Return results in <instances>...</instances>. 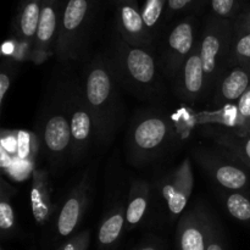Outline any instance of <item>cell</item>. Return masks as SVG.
Listing matches in <instances>:
<instances>
[{"instance_id": "cell-1", "label": "cell", "mask_w": 250, "mask_h": 250, "mask_svg": "<svg viewBox=\"0 0 250 250\" xmlns=\"http://www.w3.org/2000/svg\"><path fill=\"white\" fill-rule=\"evenodd\" d=\"M82 85L92 112L95 141L109 146L124 120V104L109 56L98 53L83 68Z\"/></svg>"}, {"instance_id": "cell-2", "label": "cell", "mask_w": 250, "mask_h": 250, "mask_svg": "<svg viewBox=\"0 0 250 250\" xmlns=\"http://www.w3.org/2000/svg\"><path fill=\"white\" fill-rule=\"evenodd\" d=\"M120 85L141 99H155L164 90L163 71L153 49L133 46L117 34L109 55Z\"/></svg>"}, {"instance_id": "cell-3", "label": "cell", "mask_w": 250, "mask_h": 250, "mask_svg": "<svg viewBox=\"0 0 250 250\" xmlns=\"http://www.w3.org/2000/svg\"><path fill=\"white\" fill-rule=\"evenodd\" d=\"M177 131L167 116L156 111H143L133 117L126 137L129 163L142 167L158 160L171 146Z\"/></svg>"}, {"instance_id": "cell-4", "label": "cell", "mask_w": 250, "mask_h": 250, "mask_svg": "<svg viewBox=\"0 0 250 250\" xmlns=\"http://www.w3.org/2000/svg\"><path fill=\"white\" fill-rule=\"evenodd\" d=\"M39 146L48 160L51 175L60 172L71 161L70 119L60 83L41 115Z\"/></svg>"}, {"instance_id": "cell-5", "label": "cell", "mask_w": 250, "mask_h": 250, "mask_svg": "<svg viewBox=\"0 0 250 250\" xmlns=\"http://www.w3.org/2000/svg\"><path fill=\"white\" fill-rule=\"evenodd\" d=\"M95 0H66L56 34L54 56L60 62L78 60L88 42Z\"/></svg>"}, {"instance_id": "cell-6", "label": "cell", "mask_w": 250, "mask_h": 250, "mask_svg": "<svg viewBox=\"0 0 250 250\" xmlns=\"http://www.w3.org/2000/svg\"><path fill=\"white\" fill-rule=\"evenodd\" d=\"M234 24L231 20L210 14L205 20L199 37V51L207 80V97L211 93L226 68Z\"/></svg>"}, {"instance_id": "cell-7", "label": "cell", "mask_w": 250, "mask_h": 250, "mask_svg": "<svg viewBox=\"0 0 250 250\" xmlns=\"http://www.w3.org/2000/svg\"><path fill=\"white\" fill-rule=\"evenodd\" d=\"M71 128V164H78L85 158L93 142L95 128L89 105L85 99L82 81L70 78L60 83Z\"/></svg>"}, {"instance_id": "cell-8", "label": "cell", "mask_w": 250, "mask_h": 250, "mask_svg": "<svg viewBox=\"0 0 250 250\" xmlns=\"http://www.w3.org/2000/svg\"><path fill=\"white\" fill-rule=\"evenodd\" d=\"M199 37L198 20L193 14L176 21L164 33L156 56L166 80L172 82L188 56L197 48Z\"/></svg>"}, {"instance_id": "cell-9", "label": "cell", "mask_w": 250, "mask_h": 250, "mask_svg": "<svg viewBox=\"0 0 250 250\" xmlns=\"http://www.w3.org/2000/svg\"><path fill=\"white\" fill-rule=\"evenodd\" d=\"M193 158L210 180L219 188L227 190H244L250 185V176L241 163L225 151L195 148Z\"/></svg>"}, {"instance_id": "cell-10", "label": "cell", "mask_w": 250, "mask_h": 250, "mask_svg": "<svg viewBox=\"0 0 250 250\" xmlns=\"http://www.w3.org/2000/svg\"><path fill=\"white\" fill-rule=\"evenodd\" d=\"M156 188L168 219L175 222L185 212L194 188V172L190 158L183 159L177 167L165 173L156 182Z\"/></svg>"}, {"instance_id": "cell-11", "label": "cell", "mask_w": 250, "mask_h": 250, "mask_svg": "<svg viewBox=\"0 0 250 250\" xmlns=\"http://www.w3.org/2000/svg\"><path fill=\"white\" fill-rule=\"evenodd\" d=\"M92 197V175L87 170L82 178L71 188L61 204L55 220V237L58 239L73 236L82 222Z\"/></svg>"}, {"instance_id": "cell-12", "label": "cell", "mask_w": 250, "mask_h": 250, "mask_svg": "<svg viewBox=\"0 0 250 250\" xmlns=\"http://www.w3.org/2000/svg\"><path fill=\"white\" fill-rule=\"evenodd\" d=\"M212 217L204 204L183 214L176 229V250H207Z\"/></svg>"}, {"instance_id": "cell-13", "label": "cell", "mask_w": 250, "mask_h": 250, "mask_svg": "<svg viewBox=\"0 0 250 250\" xmlns=\"http://www.w3.org/2000/svg\"><path fill=\"white\" fill-rule=\"evenodd\" d=\"M66 0H42L41 19L32 51V62L41 65L54 55L56 34Z\"/></svg>"}, {"instance_id": "cell-14", "label": "cell", "mask_w": 250, "mask_h": 250, "mask_svg": "<svg viewBox=\"0 0 250 250\" xmlns=\"http://www.w3.org/2000/svg\"><path fill=\"white\" fill-rule=\"evenodd\" d=\"M175 94L185 102L197 103L207 97V80L200 58L199 42L197 48L188 56L172 82Z\"/></svg>"}, {"instance_id": "cell-15", "label": "cell", "mask_w": 250, "mask_h": 250, "mask_svg": "<svg viewBox=\"0 0 250 250\" xmlns=\"http://www.w3.org/2000/svg\"><path fill=\"white\" fill-rule=\"evenodd\" d=\"M115 7V26L117 34L131 45L153 49L155 39L144 23L139 5L121 4Z\"/></svg>"}, {"instance_id": "cell-16", "label": "cell", "mask_w": 250, "mask_h": 250, "mask_svg": "<svg viewBox=\"0 0 250 250\" xmlns=\"http://www.w3.org/2000/svg\"><path fill=\"white\" fill-rule=\"evenodd\" d=\"M250 88V68L227 66L211 93L214 107L236 104Z\"/></svg>"}, {"instance_id": "cell-17", "label": "cell", "mask_w": 250, "mask_h": 250, "mask_svg": "<svg viewBox=\"0 0 250 250\" xmlns=\"http://www.w3.org/2000/svg\"><path fill=\"white\" fill-rule=\"evenodd\" d=\"M50 175L43 167H34L32 171L31 209L38 226H44L55 212V204L51 198Z\"/></svg>"}, {"instance_id": "cell-18", "label": "cell", "mask_w": 250, "mask_h": 250, "mask_svg": "<svg viewBox=\"0 0 250 250\" xmlns=\"http://www.w3.org/2000/svg\"><path fill=\"white\" fill-rule=\"evenodd\" d=\"M42 0H19L12 21V36L33 51L41 19Z\"/></svg>"}, {"instance_id": "cell-19", "label": "cell", "mask_w": 250, "mask_h": 250, "mask_svg": "<svg viewBox=\"0 0 250 250\" xmlns=\"http://www.w3.org/2000/svg\"><path fill=\"white\" fill-rule=\"evenodd\" d=\"M153 199V186L146 180L132 182L126 202V232L141 226L146 219Z\"/></svg>"}, {"instance_id": "cell-20", "label": "cell", "mask_w": 250, "mask_h": 250, "mask_svg": "<svg viewBox=\"0 0 250 250\" xmlns=\"http://www.w3.org/2000/svg\"><path fill=\"white\" fill-rule=\"evenodd\" d=\"M126 231V204L119 200L103 217L97 233V242L100 250H111L121 239Z\"/></svg>"}, {"instance_id": "cell-21", "label": "cell", "mask_w": 250, "mask_h": 250, "mask_svg": "<svg viewBox=\"0 0 250 250\" xmlns=\"http://www.w3.org/2000/svg\"><path fill=\"white\" fill-rule=\"evenodd\" d=\"M220 150L250 167V132L247 133H217L211 136Z\"/></svg>"}, {"instance_id": "cell-22", "label": "cell", "mask_w": 250, "mask_h": 250, "mask_svg": "<svg viewBox=\"0 0 250 250\" xmlns=\"http://www.w3.org/2000/svg\"><path fill=\"white\" fill-rule=\"evenodd\" d=\"M15 194H17V189L2 176L0 180V232L2 239L11 238L16 232V219L11 202Z\"/></svg>"}, {"instance_id": "cell-23", "label": "cell", "mask_w": 250, "mask_h": 250, "mask_svg": "<svg viewBox=\"0 0 250 250\" xmlns=\"http://www.w3.org/2000/svg\"><path fill=\"white\" fill-rule=\"evenodd\" d=\"M227 66L250 68V27L234 24L226 67Z\"/></svg>"}, {"instance_id": "cell-24", "label": "cell", "mask_w": 250, "mask_h": 250, "mask_svg": "<svg viewBox=\"0 0 250 250\" xmlns=\"http://www.w3.org/2000/svg\"><path fill=\"white\" fill-rule=\"evenodd\" d=\"M217 193L227 214L243 224L250 222V198L243 190H227L217 187Z\"/></svg>"}, {"instance_id": "cell-25", "label": "cell", "mask_w": 250, "mask_h": 250, "mask_svg": "<svg viewBox=\"0 0 250 250\" xmlns=\"http://www.w3.org/2000/svg\"><path fill=\"white\" fill-rule=\"evenodd\" d=\"M166 6L167 0H146L144 6L141 9L144 23L155 41L164 24Z\"/></svg>"}, {"instance_id": "cell-26", "label": "cell", "mask_w": 250, "mask_h": 250, "mask_svg": "<svg viewBox=\"0 0 250 250\" xmlns=\"http://www.w3.org/2000/svg\"><path fill=\"white\" fill-rule=\"evenodd\" d=\"M20 63L12 59L2 56L1 72H0V107L4 106V100L9 93L15 78L19 75Z\"/></svg>"}, {"instance_id": "cell-27", "label": "cell", "mask_w": 250, "mask_h": 250, "mask_svg": "<svg viewBox=\"0 0 250 250\" xmlns=\"http://www.w3.org/2000/svg\"><path fill=\"white\" fill-rule=\"evenodd\" d=\"M210 14L220 19L234 21L243 10V2L241 0H209Z\"/></svg>"}, {"instance_id": "cell-28", "label": "cell", "mask_w": 250, "mask_h": 250, "mask_svg": "<svg viewBox=\"0 0 250 250\" xmlns=\"http://www.w3.org/2000/svg\"><path fill=\"white\" fill-rule=\"evenodd\" d=\"M203 1L204 0H167L164 24L166 22L171 21L173 17L178 16V15L187 14V12L193 11L194 9H198Z\"/></svg>"}, {"instance_id": "cell-29", "label": "cell", "mask_w": 250, "mask_h": 250, "mask_svg": "<svg viewBox=\"0 0 250 250\" xmlns=\"http://www.w3.org/2000/svg\"><path fill=\"white\" fill-rule=\"evenodd\" d=\"M90 243V231L83 229L73 236L68 237L65 242L60 244L56 250H88Z\"/></svg>"}, {"instance_id": "cell-30", "label": "cell", "mask_w": 250, "mask_h": 250, "mask_svg": "<svg viewBox=\"0 0 250 250\" xmlns=\"http://www.w3.org/2000/svg\"><path fill=\"white\" fill-rule=\"evenodd\" d=\"M207 250H227L226 241H225L224 232H222L221 226L219 221L212 217L211 226H210L209 242H208Z\"/></svg>"}, {"instance_id": "cell-31", "label": "cell", "mask_w": 250, "mask_h": 250, "mask_svg": "<svg viewBox=\"0 0 250 250\" xmlns=\"http://www.w3.org/2000/svg\"><path fill=\"white\" fill-rule=\"evenodd\" d=\"M237 109L244 120L250 122V88L244 93L243 97L237 102Z\"/></svg>"}, {"instance_id": "cell-32", "label": "cell", "mask_w": 250, "mask_h": 250, "mask_svg": "<svg viewBox=\"0 0 250 250\" xmlns=\"http://www.w3.org/2000/svg\"><path fill=\"white\" fill-rule=\"evenodd\" d=\"M133 250H165V244L159 238H150L136 247Z\"/></svg>"}, {"instance_id": "cell-33", "label": "cell", "mask_w": 250, "mask_h": 250, "mask_svg": "<svg viewBox=\"0 0 250 250\" xmlns=\"http://www.w3.org/2000/svg\"><path fill=\"white\" fill-rule=\"evenodd\" d=\"M233 23L236 24V26L250 27V0L247 2L246 6L243 7V10H242V12L239 14V16L234 20Z\"/></svg>"}, {"instance_id": "cell-34", "label": "cell", "mask_w": 250, "mask_h": 250, "mask_svg": "<svg viewBox=\"0 0 250 250\" xmlns=\"http://www.w3.org/2000/svg\"><path fill=\"white\" fill-rule=\"evenodd\" d=\"M115 6L121 4H138V0H111Z\"/></svg>"}, {"instance_id": "cell-35", "label": "cell", "mask_w": 250, "mask_h": 250, "mask_svg": "<svg viewBox=\"0 0 250 250\" xmlns=\"http://www.w3.org/2000/svg\"><path fill=\"white\" fill-rule=\"evenodd\" d=\"M241 1L243 2V6H246V4L249 1V0H241Z\"/></svg>"}, {"instance_id": "cell-36", "label": "cell", "mask_w": 250, "mask_h": 250, "mask_svg": "<svg viewBox=\"0 0 250 250\" xmlns=\"http://www.w3.org/2000/svg\"><path fill=\"white\" fill-rule=\"evenodd\" d=\"M1 250H4V249H1Z\"/></svg>"}]
</instances>
